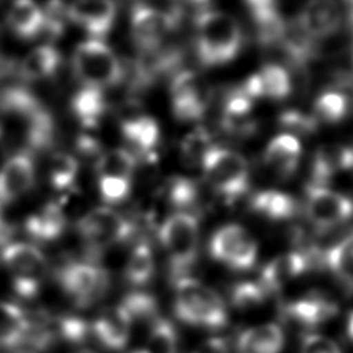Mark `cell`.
I'll return each mask as SVG.
<instances>
[{
    "label": "cell",
    "mask_w": 353,
    "mask_h": 353,
    "mask_svg": "<svg viewBox=\"0 0 353 353\" xmlns=\"http://www.w3.org/2000/svg\"><path fill=\"white\" fill-rule=\"evenodd\" d=\"M241 47V29L229 14L205 10L196 18V48L203 65L216 66L232 61Z\"/></svg>",
    "instance_id": "6da1fadb"
},
{
    "label": "cell",
    "mask_w": 353,
    "mask_h": 353,
    "mask_svg": "<svg viewBox=\"0 0 353 353\" xmlns=\"http://www.w3.org/2000/svg\"><path fill=\"white\" fill-rule=\"evenodd\" d=\"M174 310L181 321L214 330L226 325V305L214 288L189 274L174 280Z\"/></svg>",
    "instance_id": "7a4b0ae2"
},
{
    "label": "cell",
    "mask_w": 353,
    "mask_h": 353,
    "mask_svg": "<svg viewBox=\"0 0 353 353\" xmlns=\"http://www.w3.org/2000/svg\"><path fill=\"white\" fill-rule=\"evenodd\" d=\"M159 239L167 254L171 277L188 276L197 261L199 221L190 212H174L159 228Z\"/></svg>",
    "instance_id": "3957f363"
},
{
    "label": "cell",
    "mask_w": 353,
    "mask_h": 353,
    "mask_svg": "<svg viewBox=\"0 0 353 353\" xmlns=\"http://www.w3.org/2000/svg\"><path fill=\"white\" fill-rule=\"evenodd\" d=\"M72 66L81 85L102 91L117 85L123 79L120 59L101 39L81 40L73 50Z\"/></svg>",
    "instance_id": "277c9868"
},
{
    "label": "cell",
    "mask_w": 353,
    "mask_h": 353,
    "mask_svg": "<svg viewBox=\"0 0 353 353\" xmlns=\"http://www.w3.org/2000/svg\"><path fill=\"white\" fill-rule=\"evenodd\" d=\"M1 259L15 294L23 299H33L39 294L48 269L44 252L30 243L8 241L3 247Z\"/></svg>",
    "instance_id": "5b68a950"
},
{
    "label": "cell",
    "mask_w": 353,
    "mask_h": 353,
    "mask_svg": "<svg viewBox=\"0 0 353 353\" xmlns=\"http://www.w3.org/2000/svg\"><path fill=\"white\" fill-rule=\"evenodd\" d=\"M200 167L212 189L228 201L239 199L248 189V163L234 150L212 145Z\"/></svg>",
    "instance_id": "8992f818"
},
{
    "label": "cell",
    "mask_w": 353,
    "mask_h": 353,
    "mask_svg": "<svg viewBox=\"0 0 353 353\" xmlns=\"http://www.w3.org/2000/svg\"><path fill=\"white\" fill-rule=\"evenodd\" d=\"M57 280L63 292L79 307H88L101 301L109 290V273L97 263L72 261L57 270Z\"/></svg>",
    "instance_id": "52a82bcc"
},
{
    "label": "cell",
    "mask_w": 353,
    "mask_h": 353,
    "mask_svg": "<svg viewBox=\"0 0 353 353\" xmlns=\"http://www.w3.org/2000/svg\"><path fill=\"white\" fill-rule=\"evenodd\" d=\"M76 229L83 240L95 250L123 243L134 232L131 221L109 205H98L83 214Z\"/></svg>",
    "instance_id": "ba28073f"
},
{
    "label": "cell",
    "mask_w": 353,
    "mask_h": 353,
    "mask_svg": "<svg viewBox=\"0 0 353 353\" xmlns=\"http://www.w3.org/2000/svg\"><path fill=\"white\" fill-rule=\"evenodd\" d=\"M210 255L236 270L251 269L258 258V244L250 232L236 223L225 225L210 239Z\"/></svg>",
    "instance_id": "9c48e42d"
},
{
    "label": "cell",
    "mask_w": 353,
    "mask_h": 353,
    "mask_svg": "<svg viewBox=\"0 0 353 353\" xmlns=\"http://www.w3.org/2000/svg\"><path fill=\"white\" fill-rule=\"evenodd\" d=\"M306 215L317 230H328L352 218L353 201L339 192L309 183L306 188Z\"/></svg>",
    "instance_id": "30bf717a"
},
{
    "label": "cell",
    "mask_w": 353,
    "mask_h": 353,
    "mask_svg": "<svg viewBox=\"0 0 353 353\" xmlns=\"http://www.w3.org/2000/svg\"><path fill=\"white\" fill-rule=\"evenodd\" d=\"M65 14L90 37L103 40L114 23L117 6L114 0H72L65 6Z\"/></svg>",
    "instance_id": "8fae6325"
},
{
    "label": "cell",
    "mask_w": 353,
    "mask_h": 353,
    "mask_svg": "<svg viewBox=\"0 0 353 353\" xmlns=\"http://www.w3.org/2000/svg\"><path fill=\"white\" fill-rule=\"evenodd\" d=\"M175 26L168 18L141 3H135L131 10V34L135 44L143 52L157 50Z\"/></svg>",
    "instance_id": "7c38bea8"
},
{
    "label": "cell",
    "mask_w": 353,
    "mask_h": 353,
    "mask_svg": "<svg viewBox=\"0 0 353 353\" xmlns=\"http://www.w3.org/2000/svg\"><path fill=\"white\" fill-rule=\"evenodd\" d=\"M171 105L174 116L181 121H193L203 116L205 98L200 79L189 70H183L171 81Z\"/></svg>",
    "instance_id": "4fadbf2b"
},
{
    "label": "cell",
    "mask_w": 353,
    "mask_h": 353,
    "mask_svg": "<svg viewBox=\"0 0 353 353\" xmlns=\"http://www.w3.org/2000/svg\"><path fill=\"white\" fill-rule=\"evenodd\" d=\"M34 163L28 152L10 156L0 167V207L28 193L34 182Z\"/></svg>",
    "instance_id": "5bb4252c"
},
{
    "label": "cell",
    "mask_w": 353,
    "mask_h": 353,
    "mask_svg": "<svg viewBox=\"0 0 353 353\" xmlns=\"http://www.w3.org/2000/svg\"><path fill=\"white\" fill-rule=\"evenodd\" d=\"M312 265V255L303 251H290L270 259L261 272L258 283L268 294L283 290L301 277Z\"/></svg>",
    "instance_id": "9a60e30c"
},
{
    "label": "cell",
    "mask_w": 353,
    "mask_h": 353,
    "mask_svg": "<svg viewBox=\"0 0 353 353\" xmlns=\"http://www.w3.org/2000/svg\"><path fill=\"white\" fill-rule=\"evenodd\" d=\"M299 30L309 40H321L341 26V8L336 0H309L298 15Z\"/></svg>",
    "instance_id": "2e32d148"
},
{
    "label": "cell",
    "mask_w": 353,
    "mask_h": 353,
    "mask_svg": "<svg viewBox=\"0 0 353 353\" xmlns=\"http://www.w3.org/2000/svg\"><path fill=\"white\" fill-rule=\"evenodd\" d=\"M283 312L303 327H317L330 321L338 313V303L330 296L310 291L283 305Z\"/></svg>",
    "instance_id": "e0dca14e"
},
{
    "label": "cell",
    "mask_w": 353,
    "mask_h": 353,
    "mask_svg": "<svg viewBox=\"0 0 353 353\" xmlns=\"http://www.w3.org/2000/svg\"><path fill=\"white\" fill-rule=\"evenodd\" d=\"M132 321L120 305L103 309L91 325L98 342L110 349L121 350L130 341Z\"/></svg>",
    "instance_id": "ac0fdd59"
},
{
    "label": "cell",
    "mask_w": 353,
    "mask_h": 353,
    "mask_svg": "<svg viewBox=\"0 0 353 353\" xmlns=\"http://www.w3.org/2000/svg\"><path fill=\"white\" fill-rule=\"evenodd\" d=\"M302 156V146L295 135L283 132L269 141L263 160L266 167L280 178L291 176L298 165Z\"/></svg>",
    "instance_id": "d6986e66"
},
{
    "label": "cell",
    "mask_w": 353,
    "mask_h": 353,
    "mask_svg": "<svg viewBox=\"0 0 353 353\" xmlns=\"http://www.w3.org/2000/svg\"><path fill=\"white\" fill-rule=\"evenodd\" d=\"M6 22L18 37L33 39L46 29L44 8L36 0H12Z\"/></svg>",
    "instance_id": "ffe728a7"
},
{
    "label": "cell",
    "mask_w": 353,
    "mask_h": 353,
    "mask_svg": "<svg viewBox=\"0 0 353 353\" xmlns=\"http://www.w3.org/2000/svg\"><path fill=\"white\" fill-rule=\"evenodd\" d=\"M353 168V146L324 145L312 161L313 185L325 186V183L339 171Z\"/></svg>",
    "instance_id": "44dd1931"
},
{
    "label": "cell",
    "mask_w": 353,
    "mask_h": 353,
    "mask_svg": "<svg viewBox=\"0 0 353 353\" xmlns=\"http://www.w3.org/2000/svg\"><path fill=\"white\" fill-rule=\"evenodd\" d=\"M284 346V331L276 323L258 324L240 332L237 353H280Z\"/></svg>",
    "instance_id": "7402d4cb"
},
{
    "label": "cell",
    "mask_w": 353,
    "mask_h": 353,
    "mask_svg": "<svg viewBox=\"0 0 353 353\" xmlns=\"http://www.w3.org/2000/svg\"><path fill=\"white\" fill-rule=\"evenodd\" d=\"M262 44H280L287 30L276 0H245Z\"/></svg>",
    "instance_id": "603a6c76"
},
{
    "label": "cell",
    "mask_w": 353,
    "mask_h": 353,
    "mask_svg": "<svg viewBox=\"0 0 353 353\" xmlns=\"http://www.w3.org/2000/svg\"><path fill=\"white\" fill-rule=\"evenodd\" d=\"M66 222L63 208L58 203L50 201L26 218L25 230L36 240L52 241L65 232Z\"/></svg>",
    "instance_id": "cb8c5ba5"
},
{
    "label": "cell",
    "mask_w": 353,
    "mask_h": 353,
    "mask_svg": "<svg viewBox=\"0 0 353 353\" xmlns=\"http://www.w3.org/2000/svg\"><path fill=\"white\" fill-rule=\"evenodd\" d=\"M61 65V54L51 44H41L30 50L19 63V73L30 81H40L55 74Z\"/></svg>",
    "instance_id": "d4e9b609"
},
{
    "label": "cell",
    "mask_w": 353,
    "mask_h": 353,
    "mask_svg": "<svg viewBox=\"0 0 353 353\" xmlns=\"http://www.w3.org/2000/svg\"><path fill=\"white\" fill-rule=\"evenodd\" d=\"M30 331L28 313L14 302L0 301V347L19 345Z\"/></svg>",
    "instance_id": "484cf974"
},
{
    "label": "cell",
    "mask_w": 353,
    "mask_h": 353,
    "mask_svg": "<svg viewBox=\"0 0 353 353\" xmlns=\"http://www.w3.org/2000/svg\"><path fill=\"white\" fill-rule=\"evenodd\" d=\"M70 109L84 128H95L106 110L103 91L81 85L70 99Z\"/></svg>",
    "instance_id": "4316f807"
},
{
    "label": "cell",
    "mask_w": 353,
    "mask_h": 353,
    "mask_svg": "<svg viewBox=\"0 0 353 353\" xmlns=\"http://www.w3.org/2000/svg\"><path fill=\"white\" fill-rule=\"evenodd\" d=\"M121 132L125 141L139 153L152 154L160 138L159 124L153 117L145 114L128 116L121 120Z\"/></svg>",
    "instance_id": "83f0119b"
},
{
    "label": "cell",
    "mask_w": 353,
    "mask_h": 353,
    "mask_svg": "<svg viewBox=\"0 0 353 353\" xmlns=\"http://www.w3.org/2000/svg\"><path fill=\"white\" fill-rule=\"evenodd\" d=\"M323 259L341 285L353 294V233L328 248Z\"/></svg>",
    "instance_id": "f1b7e54d"
},
{
    "label": "cell",
    "mask_w": 353,
    "mask_h": 353,
    "mask_svg": "<svg viewBox=\"0 0 353 353\" xmlns=\"http://www.w3.org/2000/svg\"><path fill=\"white\" fill-rule=\"evenodd\" d=\"M251 210L270 221H285L295 215V200L280 190H262L252 196Z\"/></svg>",
    "instance_id": "f546056e"
},
{
    "label": "cell",
    "mask_w": 353,
    "mask_h": 353,
    "mask_svg": "<svg viewBox=\"0 0 353 353\" xmlns=\"http://www.w3.org/2000/svg\"><path fill=\"white\" fill-rule=\"evenodd\" d=\"M135 167V156L123 148L105 150L95 160V172L98 178L131 179Z\"/></svg>",
    "instance_id": "4dcf8cb0"
},
{
    "label": "cell",
    "mask_w": 353,
    "mask_h": 353,
    "mask_svg": "<svg viewBox=\"0 0 353 353\" xmlns=\"http://www.w3.org/2000/svg\"><path fill=\"white\" fill-rule=\"evenodd\" d=\"M154 273V256L150 245L145 241L138 243L127 258L124 266L125 280L135 285H145Z\"/></svg>",
    "instance_id": "1f68e13d"
},
{
    "label": "cell",
    "mask_w": 353,
    "mask_h": 353,
    "mask_svg": "<svg viewBox=\"0 0 353 353\" xmlns=\"http://www.w3.org/2000/svg\"><path fill=\"white\" fill-rule=\"evenodd\" d=\"M80 164L76 156L66 152H55L48 161V181L58 192L70 189L79 175Z\"/></svg>",
    "instance_id": "d6a6232c"
},
{
    "label": "cell",
    "mask_w": 353,
    "mask_h": 353,
    "mask_svg": "<svg viewBox=\"0 0 353 353\" xmlns=\"http://www.w3.org/2000/svg\"><path fill=\"white\" fill-rule=\"evenodd\" d=\"M256 74L262 88V98L281 101L290 95L291 77L283 66L268 63Z\"/></svg>",
    "instance_id": "836d02e7"
},
{
    "label": "cell",
    "mask_w": 353,
    "mask_h": 353,
    "mask_svg": "<svg viewBox=\"0 0 353 353\" xmlns=\"http://www.w3.org/2000/svg\"><path fill=\"white\" fill-rule=\"evenodd\" d=\"M178 338L171 321L156 319L152 323L146 345L131 353H176Z\"/></svg>",
    "instance_id": "e575fe53"
},
{
    "label": "cell",
    "mask_w": 353,
    "mask_h": 353,
    "mask_svg": "<svg viewBox=\"0 0 353 353\" xmlns=\"http://www.w3.org/2000/svg\"><path fill=\"white\" fill-rule=\"evenodd\" d=\"M119 305L125 310L132 324L135 321H148L152 324L156 319H159L157 301L148 292L132 291L127 294Z\"/></svg>",
    "instance_id": "d590c367"
},
{
    "label": "cell",
    "mask_w": 353,
    "mask_h": 353,
    "mask_svg": "<svg viewBox=\"0 0 353 353\" xmlns=\"http://www.w3.org/2000/svg\"><path fill=\"white\" fill-rule=\"evenodd\" d=\"M211 146L208 131L203 127H197L183 137L181 142V157L188 167L201 165V160Z\"/></svg>",
    "instance_id": "8d00e7d4"
},
{
    "label": "cell",
    "mask_w": 353,
    "mask_h": 353,
    "mask_svg": "<svg viewBox=\"0 0 353 353\" xmlns=\"http://www.w3.org/2000/svg\"><path fill=\"white\" fill-rule=\"evenodd\" d=\"M316 120L325 123H338L347 113V99L343 94L336 91L323 92L314 102Z\"/></svg>",
    "instance_id": "74e56055"
},
{
    "label": "cell",
    "mask_w": 353,
    "mask_h": 353,
    "mask_svg": "<svg viewBox=\"0 0 353 353\" xmlns=\"http://www.w3.org/2000/svg\"><path fill=\"white\" fill-rule=\"evenodd\" d=\"M268 292L258 281H241L230 288V303L239 310H250L263 303Z\"/></svg>",
    "instance_id": "f35d334b"
},
{
    "label": "cell",
    "mask_w": 353,
    "mask_h": 353,
    "mask_svg": "<svg viewBox=\"0 0 353 353\" xmlns=\"http://www.w3.org/2000/svg\"><path fill=\"white\" fill-rule=\"evenodd\" d=\"M167 197L175 208H186L196 201L197 186L192 179L175 175L167 183Z\"/></svg>",
    "instance_id": "ab89813d"
},
{
    "label": "cell",
    "mask_w": 353,
    "mask_h": 353,
    "mask_svg": "<svg viewBox=\"0 0 353 353\" xmlns=\"http://www.w3.org/2000/svg\"><path fill=\"white\" fill-rule=\"evenodd\" d=\"M280 125L288 131L287 134H312L317 128V120L313 116H307L299 110L288 109L283 112L279 117Z\"/></svg>",
    "instance_id": "60d3db41"
},
{
    "label": "cell",
    "mask_w": 353,
    "mask_h": 353,
    "mask_svg": "<svg viewBox=\"0 0 353 353\" xmlns=\"http://www.w3.org/2000/svg\"><path fill=\"white\" fill-rule=\"evenodd\" d=\"M258 127L252 113H222V128L234 137H251Z\"/></svg>",
    "instance_id": "b9f144b4"
},
{
    "label": "cell",
    "mask_w": 353,
    "mask_h": 353,
    "mask_svg": "<svg viewBox=\"0 0 353 353\" xmlns=\"http://www.w3.org/2000/svg\"><path fill=\"white\" fill-rule=\"evenodd\" d=\"M98 190L105 203L116 204L128 197L131 192V179L98 178Z\"/></svg>",
    "instance_id": "7bdbcfd3"
},
{
    "label": "cell",
    "mask_w": 353,
    "mask_h": 353,
    "mask_svg": "<svg viewBox=\"0 0 353 353\" xmlns=\"http://www.w3.org/2000/svg\"><path fill=\"white\" fill-rule=\"evenodd\" d=\"M57 321V327H58V335L62 336L63 339L69 341V342H81L85 335L88 334V325L85 324L84 320L79 319V317H61Z\"/></svg>",
    "instance_id": "ee69618b"
},
{
    "label": "cell",
    "mask_w": 353,
    "mask_h": 353,
    "mask_svg": "<svg viewBox=\"0 0 353 353\" xmlns=\"http://www.w3.org/2000/svg\"><path fill=\"white\" fill-rule=\"evenodd\" d=\"M299 353H342L338 343L321 334H307L303 336Z\"/></svg>",
    "instance_id": "f6af8a7d"
},
{
    "label": "cell",
    "mask_w": 353,
    "mask_h": 353,
    "mask_svg": "<svg viewBox=\"0 0 353 353\" xmlns=\"http://www.w3.org/2000/svg\"><path fill=\"white\" fill-rule=\"evenodd\" d=\"M138 3L160 12L175 25H178V22L181 21L182 8L179 0H141Z\"/></svg>",
    "instance_id": "bcb514c9"
},
{
    "label": "cell",
    "mask_w": 353,
    "mask_h": 353,
    "mask_svg": "<svg viewBox=\"0 0 353 353\" xmlns=\"http://www.w3.org/2000/svg\"><path fill=\"white\" fill-rule=\"evenodd\" d=\"M192 353H230L229 343L225 338L211 336L203 341Z\"/></svg>",
    "instance_id": "7dc6e473"
},
{
    "label": "cell",
    "mask_w": 353,
    "mask_h": 353,
    "mask_svg": "<svg viewBox=\"0 0 353 353\" xmlns=\"http://www.w3.org/2000/svg\"><path fill=\"white\" fill-rule=\"evenodd\" d=\"M346 334L349 336V339L353 342V312L349 314L347 317V323H346Z\"/></svg>",
    "instance_id": "c3c4849f"
},
{
    "label": "cell",
    "mask_w": 353,
    "mask_h": 353,
    "mask_svg": "<svg viewBox=\"0 0 353 353\" xmlns=\"http://www.w3.org/2000/svg\"><path fill=\"white\" fill-rule=\"evenodd\" d=\"M76 353H97V352H94V350H91V349H80V350H77Z\"/></svg>",
    "instance_id": "681fc988"
},
{
    "label": "cell",
    "mask_w": 353,
    "mask_h": 353,
    "mask_svg": "<svg viewBox=\"0 0 353 353\" xmlns=\"http://www.w3.org/2000/svg\"><path fill=\"white\" fill-rule=\"evenodd\" d=\"M352 50H353V10H352Z\"/></svg>",
    "instance_id": "f907efd6"
},
{
    "label": "cell",
    "mask_w": 353,
    "mask_h": 353,
    "mask_svg": "<svg viewBox=\"0 0 353 353\" xmlns=\"http://www.w3.org/2000/svg\"><path fill=\"white\" fill-rule=\"evenodd\" d=\"M190 1H193V3H205L208 0H190Z\"/></svg>",
    "instance_id": "816d5d0a"
},
{
    "label": "cell",
    "mask_w": 353,
    "mask_h": 353,
    "mask_svg": "<svg viewBox=\"0 0 353 353\" xmlns=\"http://www.w3.org/2000/svg\"><path fill=\"white\" fill-rule=\"evenodd\" d=\"M1 134H3V130H1V125H0V138H1Z\"/></svg>",
    "instance_id": "f5cc1de1"
},
{
    "label": "cell",
    "mask_w": 353,
    "mask_h": 353,
    "mask_svg": "<svg viewBox=\"0 0 353 353\" xmlns=\"http://www.w3.org/2000/svg\"><path fill=\"white\" fill-rule=\"evenodd\" d=\"M347 1H349V3H352V6H353V0H347Z\"/></svg>",
    "instance_id": "db71d44e"
}]
</instances>
